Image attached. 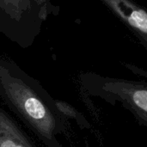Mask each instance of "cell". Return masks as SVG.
Returning <instances> with one entry per match:
<instances>
[{
	"label": "cell",
	"mask_w": 147,
	"mask_h": 147,
	"mask_svg": "<svg viewBox=\"0 0 147 147\" xmlns=\"http://www.w3.org/2000/svg\"><path fill=\"white\" fill-rule=\"evenodd\" d=\"M147 50V9L134 0H99Z\"/></svg>",
	"instance_id": "cell-2"
},
{
	"label": "cell",
	"mask_w": 147,
	"mask_h": 147,
	"mask_svg": "<svg viewBox=\"0 0 147 147\" xmlns=\"http://www.w3.org/2000/svg\"><path fill=\"white\" fill-rule=\"evenodd\" d=\"M24 108L26 112L33 119L40 120L45 117L46 110L42 103L34 97H29L26 100L24 103Z\"/></svg>",
	"instance_id": "cell-3"
},
{
	"label": "cell",
	"mask_w": 147,
	"mask_h": 147,
	"mask_svg": "<svg viewBox=\"0 0 147 147\" xmlns=\"http://www.w3.org/2000/svg\"><path fill=\"white\" fill-rule=\"evenodd\" d=\"M134 101L137 106L147 112V91L140 90L135 92L134 95Z\"/></svg>",
	"instance_id": "cell-4"
},
{
	"label": "cell",
	"mask_w": 147,
	"mask_h": 147,
	"mask_svg": "<svg viewBox=\"0 0 147 147\" xmlns=\"http://www.w3.org/2000/svg\"><path fill=\"white\" fill-rule=\"evenodd\" d=\"M55 13L51 0H0V33L19 45H29Z\"/></svg>",
	"instance_id": "cell-1"
},
{
	"label": "cell",
	"mask_w": 147,
	"mask_h": 147,
	"mask_svg": "<svg viewBox=\"0 0 147 147\" xmlns=\"http://www.w3.org/2000/svg\"><path fill=\"white\" fill-rule=\"evenodd\" d=\"M0 147H23L18 144H16V142H13L12 140H5L3 141Z\"/></svg>",
	"instance_id": "cell-5"
}]
</instances>
